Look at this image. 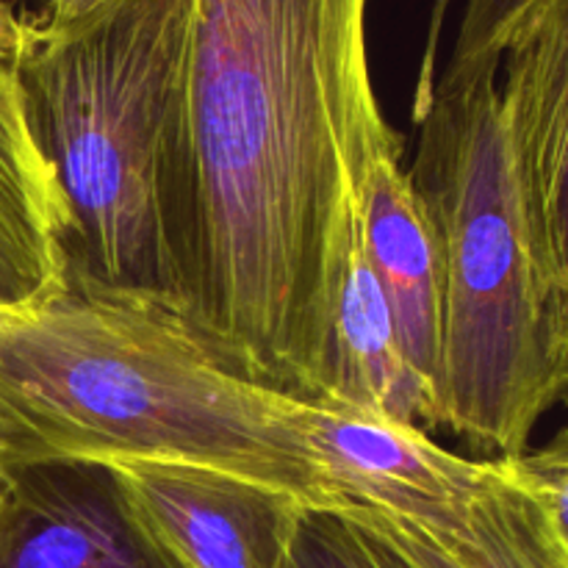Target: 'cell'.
I'll use <instances>...</instances> for the list:
<instances>
[{
    "label": "cell",
    "mask_w": 568,
    "mask_h": 568,
    "mask_svg": "<svg viewBox=\"0 0 568 568\" xmlns=\"http://www.w3.org/2000/svg\"><path fill=\"white\" fill-rule=\"evenodd\" d=\"M499 98L532 222L568 297V0H530L510 22Z\"/></svg>",
    "instance_id": "obj_8"
},
{
    "label": "cell",
    "mask_w": 568,
    "mask_h": 568,
    "mask_svg": "<svg viewBox=\"0 0 568 568\" xmlns=\"http://www.w3.org/2000/svg\"><path fill=\"white\" fill-rule=\"evenodd\" d=\"M414 568H568V549L541 499L508 460H488L471 497L430 519L338 508Z\"/></svg>",
    "instance_id": "obj_10"
},
{
    "label": "cell",
    "mask_w": 568,
    "mask_h": 568,
    "mask_svg": "<svg viewBox=\"0 0 568 568\" xmlns=\"http://www.w3.org/2000/svg\"><path fill=\"white\" fill-rule=\"evenodd\" d=\"M194 0H109L26 17L14 78L67 209V283L186 314L192 189L186 72Z\"/></svg>",
    "instance_id": "obj_2"
},
{
    "label": "cell",
    "mask_w": 568,
    "mask_h": 568,
    "mask_svg": "<svg viewBox=\"0 0 568 568\" xmlns=\"http://www.w3.org/2000/svg\"><path fill=\"white\" fill-rule=\"evenodd\" d=\"M0 568H175L142 530L100 460L9 466Z\"/></svg>",
    "instance_id": "obj_7"
},
{
    "label": "cell",
    "mask_w": 568,
    "mask_h": 568,
    "mask_svg": "<svg viewBox=\"0 0 568 568\" xmlns=\"http://www.w3.org/2000/svg\"><path fill=\"white\" fill-rule=\"evenodd\" d=\"M59 458L48 438L0 394V460L6 466L31 464V460Z\"/></svg>",
    "instance_id": "obj_16"
},
{
    "label": "cell",
    "mask_w": 568,
    "mask_h": 568,
    "mask_svg": "<svg viewBox=\"0 0 568 568\" xmlns=\"http://www.w3.org/2000/svg\"><path fill=\"white\" fill-rule=\"evenodd\" d=\"M327 403L386 416L430 433L442 427L438 394L405 355L386 294L355 231L344 266L327 355Z\"/></svg>",
    "instance_id": "obj_12"
},
{
    "label": "cell",
    "mask_w": 568,
    "mask_h": 568,
    "mask_svg": "<svg viewBox=\"0 0 568 568\" xmlns=\"http://www.w3.org/2000/svg\"><path fill=\"white\" fill-rule=\"evenodd\" d=\"M410 181L442 247V427L510 460L568 392V297L527 205L499 67L438 75L414 98Z\"/></svg>",
    "instance_id": "obj_4"
},
{
    "label": "cell",
    "mask_w": 568,
    "mask_h": 568,
    "mask_svg": "<svg viewBox=\"0 0 568 568\" xmlns=\"http://www.w3.org/2000/svg\"><path fill=\"white\" fill-rule=\"evenodd\" d=\"M527 3L530 0H464L458 39L438 75H469L486 67H499L503 37Z\"/></svg>",
    "instance_id": "obj_14"
},
{
    "label": "cell",
    "mask_w": 568,
    "mask_h": 568,
    "mask_svg": "<svg viewBox=\"0 0 568 568\" xmlns=\"http://www.w3.org/2000/svg\"><path fill=\"white\" fill-rule=\"evenodd\" d=\"M39 6V20L48 26H70V22L83 20L109 0H33Z\"/></svg>",
    "instance_id": "obj_17"
},
{
    "label": "cell",
    "mask_w": 568,
    "mask_h": 568,
    "mask_svg": "<svg viewBox=\"0 0 568 568\" xmlns=\"http://www.w3.org/2000/svg\"><path fill=\"white\" fill-rule=\"evenodd\" d=\"M453 0H436V9H433V22H430V39H427V53H425V64H422V75L419 83H416V98L425 92H430L433 83H436L438 72H436V39L442 33L444 17H447V9Z\"/></svg>",
    "instance_id": "obj_19"
},
{
    "label": "cell",
    "mask_w": 568,
    "mask_h": 568,
    "mask_svg": "<svg viewBox=\"0 0 568 568\" xmlns=\"http://www.w3.org/2000/svg\"><path fill=\"white\" fill-rule=\"evenodd\" d=\"M22 31H26V17H17L14 9L0 0V67L6 70H14L22 48Z\"/></svg>",
    "instance_id": "obj_18"
},
{
    "label": "cell",
    "mask_w": 568,
    "mask_h": 568,
    "mask_svg": "<svg viewBox=\"0 0 568 568\" xmlns=\"http://www.w3.org/2000/svg\"><path fill=\"white\" fill-rule=\"evenodd\" d=\"M0 394L59 458L209 466L327 508L300 397L236 369L178 308L67 283L0 311Z\"/></svg>",
    "instance_id": "obj_3"
},
{
    "label": "cell",
    "mask_w": 568,
    "mask_h": 568,
    "mask_svg": "<svg viewBox=\"0 0 568 568\" xmlns=\"http://www.w3.org/2000/svg\"><path fill=\"white\" fill-rule=\"evenodd\" d=\"M128 508L175 568H286L305 508L281 488L166 460H111Z\"/></svg>",
    "instance_id": "obj_5"
},
{
    "label": "cell",
    "mask_w": 568,
    "mask_h": 568,
    "mask_svg": "<svg viewBox=\"0 0 568 568\" xmlns=\"http://www.w3.org/2000/svg\"><path fill=\"white\" fill-rule=\"evenodd\" d=\"M369 0H194L186 316L236 369L325 397L364 166L394 136Z\"/></svg>",
    "instance_id": "obj_1"
},
{
    "label": "cell",
    "mask_w": 568,
    "mask_h": 568,
    "mask_svg": "<svg viewBox=\"0 0 568 568\" xmlns=\"http://www.w3.org/2000/svg\"><path fill=\"white\" fill-rule=\"evenodd\" d=\"M286 568H414L397 549L342 510L311 508L300 519Z\"/></svg>",
    "instance_id": "obj_13"
},
{
    "label": "cell",
    "mask_w": 568,
    "mask_h": 568,
    "mask_svg": "<svg viewBox=\"0 0 568 568\" xmlns=\"http://www.w3.org/2000/svg\"><path fill=\"white\" fill-rule=\"evenodd\" d=\"M358 233L386 294L405 355L438 394L442 364V247L427 205L403 170L399 136L375 148L358 189Z\"/></svg>",
    "instance_id": "obj_9"
},
{
    "label": "cell",
    "mask_w": 568,
    "mask_h": 568,
    "mask_svg": "<svg viewBox=\"0 0 568 568\" xmlns=\"http://www.w3.org/2000/svg\"><path fill=\"white\" fill-rule=\"evenodd\" d=\"M508 464L514 466L519 480L541 499L568 549V427L549 444L527 449L525 455L510 458Z\"/></svg>",
    "instance_id": "obj_15"
},
{
    "label": "cell",
    "mask_w": 568,
    "mask_h": 568,
    "mask_svg": "<svg viewBox=\"0 0 568 568\" xmlns=\"http://www.w3.org/2000/svg\"><path fill=\"white\" fill-rule=\"evenodd\" d=\"M67 288V209L28 125L14 72L0 67V311Z\"/></svg>",
    "instance_id": "obj_11"
},
{
    "label": "cell",
    "mask_w": 568,
    "mask_h": 568,
    "mask_svg": "<svg viewBox=\"0 0 568 568\" xmlns=\"http://www.w3.org/2000/svg\"><path fill=\"white\" fill-rule=\"evenodd\" d=\"M300 433L327 510L430 519L471 497L488 471V460L449 453L427 430L327 399H300Z\"/></svg>",
    "instance_id": "obj_6"
},
{
    "label": "cell",
    "mask_w": 568,
    "mask_h": 568,
    "mask_svg": "<svg viewBox=\"0 0 568 568\" xmlns=\"http://www.w3.org/2000/svg\"><path fill=\"white\" fill-rule=\"evenodd\" d=\"M6 503H9V466L0 460V519H3Z\"/></svg>",
    "instance_id": "obj_20"
}]
</instances>
